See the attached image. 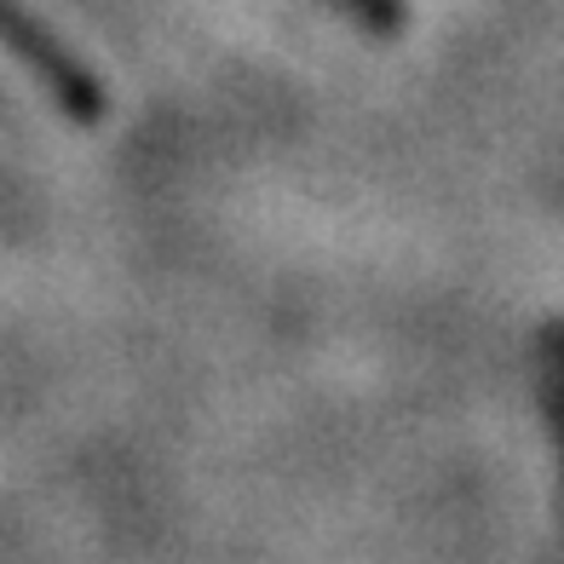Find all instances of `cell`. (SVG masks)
Returning a JSON list of instances; mask_svg holds the SVG:
<instances>
[{"mask_svg": "<svg viewBox=\"0 0 564 564\" xmlns=\"http://www.w3.org/2000/svg\"><path fill=\"white\" fill-rule=\"evenodd\" d=\"M346 12H357L364 23H375V30H392V23H403V0H340Z\"/></svg>", "mask_w": 564, "mask_h": 564, "instance_id": "1", "label": "cell"}]
</instances>
